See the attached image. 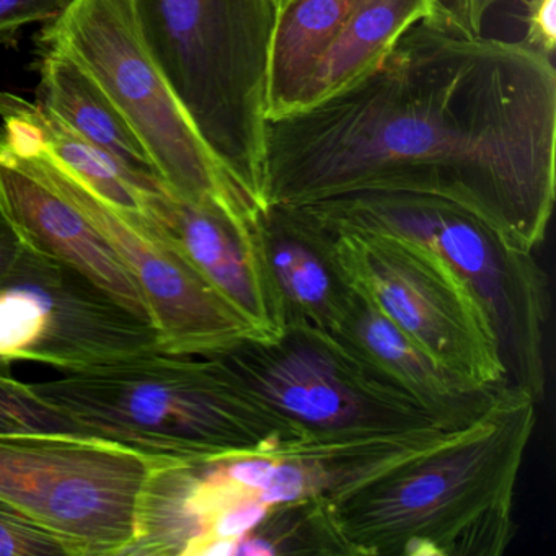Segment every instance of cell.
I'll list each match as a JSON object with an SVG mask.
<instances>
[{
	"label": "cell",
	"instance_id": "4fadbf2b",
	"mask_svg": "<svg viewBox=\"0 0 556 556\" xmlns=\"http://www.w3.org/2000/svg\"><path fill=\"white\" fill-rule=\"evenodd\" d=\"M0 210L28 247L77 269L132 314L144 298L109 239L50 177L43 155L18 151L0 129Z\"/></svg>",
	"mask_w": 556,
	"mask_h": 556
},
{
	"label": "cell",
	"instance_id": "484cf974",
	"mask_svg": "<svg viewBox=\"0 0 556 556\" xmlns=\"http://www.w3.org/2000/svg\"><path fill=\"white\" fill-rule=\"evenodd\" d=\"M25 240L4 211L0 210V279L4 278L24 252Z\"/></svg>",
	"mask_w": 556,
	"mask_h": 556
},
{
	"label": "cell",
	"instance_id": "3957f363",
	"mask_svg": "<svg viewBox=\"0 0 556 556\" xmlns=\"http://www.w3.org/2000/svg\"><path fill=\"white\" fill-rule=\"evenodd\" d=\"M31 389L92 438L157 457L276 451L315 439L250 395L216 356L144 354Z\"/></svg>",
	"mask_w": 556,
	"mask_h": 556
},
{
	"label": "cell",
	"instance_id": "8fae6325",
	"mask_svg": "<svg viewBox=\"0 0 556 556\" xmlns=\"http://www.w3.org/2000/svg\"><path fill=\"white\" fill-rule=\"evenodd\" d=\"M38 152L58 188L109 239L131 273L144 298L161 353L210 357L256 340L250 325L146 214L113 206L47 152Z\"/></svg>",
	"mask_w": 556,
	"mask_h": 556
},
{
	"label": "cell",
	"instance_id": "ac0fdd59",
	"mask_svg": "<svg viewBox=\"0 0 556 556\" xmlns=\"http://www.w3.org/2000/svg\"><path fill=\"white\" fill-rule=\"evenodd\" d=\"M38 73L37 103L74 132L136 170L157 175L148 151L125 116L83 67L56 51L41 50Z\"/></svg>",
	"mask_w": 556,
	"mask_h": 556
},
{
	"label": "cell",
	"instance_id": "ba28073f",
	"mask_svg": "<svg viewBox=\"0 0 556 556\" xmlns=\"http://www.w3.org/2000/svg\"><path fill=\"white\" fill-rule=\"evenodd\" d=\"M333 233L348 285L363 292L432 359L475 386H507L490 315L438 253L389 233Z\"/></svg>",
	"mask_w": 556,
	"mask_h": 556
},
{
	"label": "cell",
	"instance_id": "2e32d148",
	"mask_svg": "<svg viewBox=\"0 0 556 556\" xmlns=\"http://www.w3.org/2000/svg\"><path fill=\"white\" fill-rule=\"evenodd\" d=\"M0 129L21 151H43L97 197L129 213H148L149 201L168 188L157 175L136 170L87 141L40 103L0 92Z\"/></svg>",
	"mask_w": 556,
	"mask_h": 556
},
{
	"label": "cell",
	"instance_id": "9c48e42d",
	"mask_svg": "<svg viewBox=\"0 0 556 556\" xmlns=\"http://www.w3.org/2000/svg\"><path fill=\"white\" fill-rule=\"evenodd\" d=\"M216 357L250 395L321 441L447 428L372 376L328 331L286 327L278 340H247Z\"/></svg>",
	"mask_w": 556,
	"mask_h": 556
},
{
	"label": "cell",
	"instance_id": "e0dca14e",
	"mask_svg": "<svg viewBox=\"0 0 556 556\" xmlns=\"http://www.w3.org/2000/svg\"><path fill=\"white\" fill-rule=\"evenodd\" d=\"M366 2L288 0L279 9L269 50L266 118H279L304 106L321 58Z\"/></svg>",
	"mask_w": 556,
	"mask_h": 556
},
{
	"label": "cell",
	"instance_id": "6da1fadb",
	"mask_svg": "<svg viewBox=\"0 0 556 556\" xmlns=\"http://www.w3.org/2000/svg\"><path fill=\"white\" fill-rule=\"evenodd\" d=\"M555 149L553 60L419 22L359 83L266 122L262 201L442 198L535 253L555 207Z\"/></svg>",
	"mask_w": 556,
	"mask_h": 556
},
{
	"label": "cell",
	"instance_id": "5bb4252c",
	"mask_svg": "<svg viewBox=\"0 0 556 556\" xmlns=\"http://www.w3.org/2000/svg\"><path fill=\"white\" fill-rule=\"evenodd\" d=\"M328 333L372 376L447 428L471 425L501 390L475 386L445 369L356 289L340 324Z\"/></svg>",
	"mask_w": 556,
	"mask_h": 556
},
{
	"label": "cell",
	"instance_id": "cb8c5ba5",
	"mask_svg": "<svg viewBox=\"0 0 556 556\" xmlns=\"http://www.w3.org/2000/svg\"><path fill=\"white\" fill-rule=\"evenodd\" d=\"M523 25L522 43L553 60L556 45V0H517Z\"/></svg>",
	"mask_w": 556,
	"mask_h": 556
},
{
	"label": "cell",
	"instance_id": "7a4b0ae2",
	"mask_svg": "<svg viewBox=\"0 0 556 556\" xmlns=\"http://www.w3.org/2000/svg\"><path fill=\"white\" fill-rule=\"evenodd\" d=\"M536 405L503 386L471 425L327 501L344 555H503L516 536L514 497Z\"/></svg>",
	"mask_w": 556,
	"mask_h": 556
},
{
	"label": "cell",
	"instance_id": "7c38bea8",
	"mask_svg": "<svg viewBox=\"0 0 556 556\" xmlns=\"http://www.w3.org/2000/svg\"><path fill=\"white\" fill-rule=\"evenodd\" d=\"M146 216L250 325L258 341L285 333L281 299L263 247V219L255 224L219 204L191 203L170 188L154 194Z\"/></svg>",
	"mask_w": 556,
	"mask_h": 556
},
{
	"label": "cell",
	"instance_id": "d4e9b609",
	"mask_svg": "<svg viewBox=\"0 0 556 556\" xmlns=\"http://www.w3.org/2000/svg\"><path fill=\"white\" fill-rule=\"evenodd\" d=\"M71 4L73 0H0V35L35 22L53 21Z\"/></svg>",
	"mask_w": 556,
	"mask_h": 556
},
{
	"label": "cell",
	"instance_id": "44dd1931",
	"mask_svg": "<svg viewBox=\"0 0 556 556\" xmlns=\"http://www.w3.org/2000/svg\"><path fill=\"white\" fill-rule=\"evenodd\" d=\"M73 434L92 438L83 426L14 376H0V435Z\"/></svg>",
	"mask_w": 556,
	"mask_h": 556
},
{
	"label": "cell",
	"instance_id": "4316f807",
	"mask_svg": "<svg viewBox=\"0 0 556 556\" xmlns=\"http://www.w3.org/2000/svg\"><path fill=\"white\" fill-rule=\"evenodd\" d=\"M271 2L273 5H275L276 14H278L279 9H281L282 5H285L286 2H288V0H271Z\"/></svg>",
	"mask_w": 556,
	"mask_h": 556
},
{
	"label": "cell",
	"instance_id": "9a60e30c",
	"mask_svg": "<svg viewBox=\"0 0 556 556\" xmlns=\"http://www.w3.org/2000/svg\"><path fill=\"white\" fill-rule=\"evenodd\" d=\"M263 247L286 327L334 330L351 286L334 252V233L299 207L266 206Z\"/></svg>",
	"mask_w": 556,
	"mask_h": 556
},
{
	"label": "cell",
	"instance_id": "603a6c76",
	"mask_svg": "<svg viewBox=\"0 0 556 556\" xmlns=\"http://www.w3.org/2000/svg\"><path fill=\"white\" fill-rule=\"evenodd\" d=\"M428 25L462 37H480L491 9L501 0H428Z\"/></svg>",
	"mask_w": 556,
	"mask_h": 556
},
{
	"label": "cell",
	"instance_id": "8992f818",
	"mask_svg": "<svg viewBox=\"0 0 556 556\" xmlns=\"http://www.w3.org/2000/svg\"><path fill=\"white\" fill-rule=\"evenodd\" d=\"M38 41L41 50L64 54L99 84L177 197L219 204L262 223L265 207L217 161L162 73L142 34L136 0H73L47 22Z\"/></svg>",
	"mask_w": 556,
	"mask_h": 556
},
{
	"label": "cell",
	"instance_id": "7402d4cb",
	"mask_svg": "<svg viewBox=\"0 0 556 556\" xmlns=\"http://www.w3.org/2000/svg\"><path fill=\"white\" fill-rule=\"evenodd\" d=\"M80 556L63 536L0 501V556Z\"/></svg>",
	"mask_w": 556,
	"mask_h": 556
},
{
	"label": "cell",
	"instance_id": "30bf717a",
	"mask_svg": "<svg viewBox=\"0 0 556 556\" xmlns=\"http://www.w3.org/2000/svg\"><path fill=\"white\" fill-rule=\"evenodd\" d=\"M151 353H161L151 321L31 247L0 279V376L15 363L67 374Z\"/></svg>",
	"mask_w": 556,
	"mask_h": 556
},
{
	"label": "cell",
	"instance_id": "5b68a950",
	"mask_svg": "<svg viewBox=\"0 0 556 556\" xmlns=\"http://www.w3.org/2000/svg\"><path fill=\"white\" fill-rule=\"evenodd\" d=\"M331 232L389 233L428 247L464 278L490 315L507 386L536 403L546 386L548 279L533 252L519 249L465 207L442 198L363 193L302 206Z\"/></svg>",
	"mask_w": 556,
	"mask_h": 556
},
{
	"label": "cell",
	"instance_id": "ffe728a7",
	"mask_svg": "<svg viewBox=\"0 0 556 556\" xmlns=\"http://www.w3.org/2000/svg\"><path fill=\"white\" fill-rule=\"evenodd\" d=\"M278 555H344L331 526L327 501L275 507L236 553V556Z\"/></svg>",
	"mask_w": 556,
	"mask_h": 556
},
{
	"label": "cell",
	"instance_id": "d6986e66",
	"mask_svg": "<svg viewBox=\"0 0 556 556\" xmlns=\"http://www.w3.org/2000/svg\"><path fill=\"white\" fill-rule=\"evenodd\" d=\"M429 18L428 0H367L321 58L302 109L369 76L406 30L419 22L428 24Z\"/></svg>",
	"mask_w": 556,
	"mask_h": 556
},
{
	"label": "cell",
	"instance_id": "52a82bcc",
	"mask_svg": "<svg viewBox=\"0 0 556 556\" xmlns=\"http://www.w3.org/2000/svg\"><path fill=\"white\" fill-rule=\"evenodd\" d=\"M165 458L86 435H0V501L80 556H125L142 488Z\"/></svg>",
	"mask_w": 556,
	"mask_h": 556
},
{
	"label": "cell",
	"instance_id": "277c9868",
	"mask_svg": "<svg viewBox=\"0 0 556 556\" xmlns=\"http://www.w3.org/2000/svg\"><path fill=\"white\" fill-rule=\"evenodd\" d=\"M136 4L146 41L198 135L263 206L271 0Z\"/></svg>",
	"mask_w": 556,
	"mask_h": 556
}]
</instances>
